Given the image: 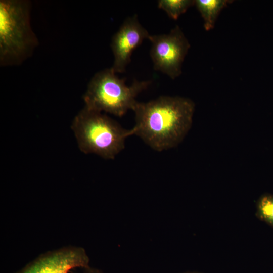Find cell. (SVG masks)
Listing matches in <instances>:
<instances>
[{
	"label": "cell",
	"mask_w": 273,
	"mask_h": 273,
	"mask_svg": "<svg viewBox=\"0 0 273 273\" xmlns=\"http://www.w3.org/2000/svg\"><path fill=\"white\" fill-rule=\"evenodd\" d=\"M195 108L192 100L180 96H161L147 102H138L133 110L135 123L132 135L157 151L175 147L191 127Z\"/></svg>",
	"instance_id": "1"
},
{
	"label": "cell",
	"mask_w": 273,
	"mask_h": 273,
	"mask_svg": "<svg viewBox=\"0 0 273 273\" xmlns=\"http://www.w3.org/2000/svg\"><path fill=\"white\" fill-rule=\"evenodd\" d=\"M31 2L0 1V66H18L38 46L31 25Z\"/></svg>",
	"instance_id": "2"
},
{
	"label": "cell",
	"mask_w": 273,
	"mask_h": 273,
	"mask_svg": "<svg viewBox=\"0 0 273 273\" xmlns=\"http://www.w3.org/2000/svg\"><path fill=\"white\" fill-rule=\"evenodd\" d=\"M71 129L82 152L106 159H113L124 149L126 138L132 135L131 129L123 128L106 115L85 106L75 117Z\"/></svg>",
	"instance_id": "3"
},
{
	"label": "cell",
	"mask_w": 273,
	"mask_h": 273,
	"mask_svg": "<svg viewBox=\"0 0 273 273\" xmlns=\"http://www.w3.org/2000/svg\"><path fill=\"white\" fill-rule=\"evenodd\" d=\"M151 83L148 80H134L127 86L125 79L119 78L111 68L105 69L97 72L89 81L83 97L84 106L121 117L134 109L138 103L136 97Z\"/></svg>",
	"instance_id": "4"
},
{
	"label": "cell",
	"mask_w": 273,
	"mask_h": 273,
	"mask_svg": "<svg viewBox=\"0 0 273 273\" xmlns=\"http://www.w3.org/2000/svg\"><path fill=\"white\" fill-rule=\"evenodd\" d=\"M150 56L154 69L174 79L181 74V67L190 44L176 25L169 33L150 35Z\"/></svg>",
	"instance_id": "5"
},
{
	"label": "cell",
	"mask_w": 273,
	"mask_h": 273,
	"mask_svg": "<svg viewBox=\"0 0 273 273\" xmlns=\"http://www.w3.org/2000/svg\"><path fill=\"white\" fill-rule=\"evenodd\" d=\"M150 34L140 24L136 15L127 18L113 36L111 48L114 55L112 69L116 73H123L131 61L133 51Z\"/></svg>",
	"instance_id": "6"
},
{
	"label": "cell",
	"mask_w": 273,
	"mask_h": 273,
	"mask_svg": "<svg viewBox=\"0 0 273 273\" xmlns=\"http://www.w3.org/2000/svg\"><path fill=\"white\" fill-rule=\"evenodd\" d=\"M89 259L81 248H67L43 255L18 273H69L76 268L88 267Z\"/></svg>",
	"instance_id": "7"
},
{
	"label": "cell",
	"mask_w": 273,
	"mask_h": 273,
	"mask_svg": "<svg viewBox=\"0 0 273 273\" xmlns=\"http://www.w3.org/2000/svg\"><path fill=\"white\" fill-rule=\"evenodd\" d=\"M233 1L230 0H195V5L203 20L206 31L213 29L216 20L222 11Z\"/></svg>",
	"instance_id": "8"
},
{
	"label": "cell",
	"mask_w": 273,
	"mask_h": 273,
	"mask_svg": "<svg viewBox=\"0 0 273 273\" xmlns=\"http://www.w3.org/2000/svg\"><path fill=\"white\" fill-rule=\"evenodd\" d=\"M195 5V0H159L158 7L166 12L171 19L177 20L191 7Z\"/></svg>",
	"instance_id": "9"
},
{
	"label": "cell",
	"mask_w": 273,
	"mask_h": 273,
	"mask_svg": "<svg viewBox=\"0 0 273 273\" xmlns=\"http://www.w3.org/2000/svg\"><path fill=\"white\" fill-rule=\"evenodd\" d=\"M256 216L273 228V194H264L258 198Z\"/></svg>",
	"instance_id": "10"
},
{
	"label": "cell",
	"mask_w": 273,
	"mask_h": 273,
	"mask_svg": "<svg viewBox=\"0 0 273 273\" xmlns=\"http://www.w3.org/2000/svg\"><path fill=\"white\" fill-rule=\"evenodd\" d=\"M84 273H103L100 270L96 268H92L90 266L87 268H84Z\"/></svg>",
	"instance_id": "11"
},
{
	"label": "cell",
	"mask_w": 273,
	"mask_h": 273,
	"mask_svg": "<svg viewBox=\"0 0 273 273\" xmlns=\"http://www.w3.org/2000/svg\"><path fill=\"white\" fill-rule=\"evenodd\" d=\"M183 273H203V272L197 271H186Z\"/></svg>",
	"instance_id": "12"
}]
</instances>
